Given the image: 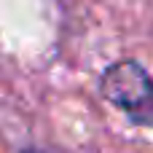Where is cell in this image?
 Instances as JSON below:
<instances>
[{
    "label": "cell",
    "instance_id": "7a4b0ae2",
    "mask_svg": "<svg viewBox=\"0 0 153 153\" xmlns=\"http://www.w3.org/2000/svg\"><path fill=\"white\" fill-rule=\"evenodd\" d=\"M24 153H40V151H24Z\"/></svg>",
    "mask_w": 153,
    "mask_h": 153
},
{
    "label": "cell",
    "instance_id": "6da1fadb",
    "mask_svg": "<svg viewBox=\"0 0 153 153\" xmlns=\"http://www.w3.org/2000/svg\"><path fill=\"white\" fill-rule=\"evenodd\" d=\"M100 89L105 100L121 108L134 124L153 126V78L143 65L126 59L108 67Z\"/></svg>",
    "mask_w": 153,
    "mask_h": 153
}]
</instances>
